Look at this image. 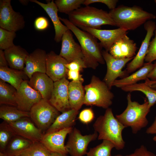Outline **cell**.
I'll return each instance as SVG.
<instances>
[{
  "label": "cell",
  "instance_id": "7",
  "mask_svg": "<svg viewBox=\"0 0 156 156\" xmlns=\"http://www.w3.org/2000/svg\"><path fill=\"white\" fill-rule=\"evenodd\" d=\"M29 113L30 118L44 134L60 114L48 101L43 99L32 107Z\"/></svg>",
  "mask_w": 156,
  "mask_h": 156
},
{
  "label": "cell",
  "instance_id": "21",
  "mask_svg": "<svg viewBox=\"0 0 156 156\" xmlns=\"http://www.w3.org/2000/svg\"><path fill=\"white\" fill-rule=\"evenodd\" d=\"M29 1L39 5L48 14L54 25L55 31L54 40L57 43L60 42L63 34L69 29L61 22L58 16V9L54 1L52 0L44 3L36 0Z\"/></svg>",
  "mask_w": 156,
  "mask_h": 156
},
{
  "label": "cell",
  "instance_id": "51",
  "mask_svg": "<svg viewBox=\"0 0 156 156\" xmlns=\"http://www.w3.org/2000/svg\"><path fill=\"white\" fill-rule=\"evenodd\" d=\"M0 156H5L4 154L2 152H0Z\"/></svg>",
  "mask_w": 156,
  "mask_h": 156
},
{
  "label": "cell",
  "instance_id": "47",
  "mask_svg": "<svg viewBox=\"0 0 156 156\" xmlns=\"http://www.w3.org/2000/svg\"><path fill=\"white\" fill-rule=\"evenodd\" d=\"M145 81L146 84L151 88L156 90V80L153 81L147 78Z\"/></svg>",
  "mask_w": 156,
  "mask_h": 156
},
{
  "label": "cell",
  "instance_id": "50",
  "mask_svg": "<svg viewBox=\"0 0 156 156\" xmlns=\"http://www.w3.org/2000/svg\"><path fill=\"white\" fill-rule=\"evenodd\" d=\"M155 135V136L153 137V140L154 141L156 142V134Z\"/></svg>",
  "mask_w": 156,
  "mask_h": 156
},
{
  "label": "cell",
  "instance_id": "34",
  "mask_svg": "<svg viewBox=\"0 0 156 156\" xmlns=\"http://www.w3.org/2000/svg\"><path fill=\"white\" fill-rule=\"evenodd\" d=\"M16 135L14 130L6 122L3 121L0 125V148L3 152L7 144L14 135Z\"/></svg>",
  "mask_w": 156,
  "mask_h": 156
},
{
  "label": "cell",
  "instance_id": "3",
  "mask_svg": "<svg viewBox=\"0 0 156 156\" xmlns=\"http://www.w3.org/2000/svg\"><path fill=\"white\" fill-rule=\"evenodd\" d=\"M109 13L116 26L127 31L135 30L147 21L156 18L154 14L136 6H119L110 10Z\"/></svg>",
  "mask_w": 156,
  "mask_h": 156
},
{
  "label": "cell",
  "instance_id": "49",
  "mask_svg": "<svg viewBox=\"0 0 156 156\" xmlns=\"http://www.w3.org/2000/svg\"><path fill=\"white\" fill-rule=\"evenodd\" d=\"M19 2L23 5H27L30 1L29 0H19Z\"/></svg>",
  "mask_w": 156,
  "mask_h": 156
},
{
  "label": "cell",
  "instance_id": "29",
  "mask_svg": "<svg viewBox=\"0 0 156 156\" xmlns=\"http://www.w3.org/2000/svg\"><path fill=\"white\" fill-rule=\"evenodd\" d=\"M25 117H30L29 112L22 111L16 107L0 105V118L3 121L13 122Z\"/></svg>",
  "mask_w": 156,
  "mask_h": 156
},
{
  "label": "cell",
  "instance_id": "26",
  "mask_svg": "<svg viewBox=\"0 0 156 156\" xmlns=\"http://www.w3.org/2000/svg\"><path fill=\"white\" fill-rule=\"evenodd\" d=\"M83 82L72 81L68 86V97L71 109L79 111L84 104L85 91Z\"/></svg>",
  "mask_w": 156,
  "mask_h": 156
},
{
  "label": "cell",
  "instance_id": "18",
  "mask_svg": "<svg viewBox=\"0 0 156 156\" xmlns=\"http://www.w3.org/2000/svg\"><path fill=\"white\" fill-rule=\"evenodd\" d=\"M59 55L68 63L76 60H83V55L80 44L74 40L72 32L69 29L63 35Z\"/></svg>",
  "mask_w": 156,
  "mask_h": 156
},
{
  "label": "cell",
  "instance_id": "53",
  "mask_svg": "<svg viewBox=\"0 0 156 156\" xmlns=\"http://www.w3.org/2000/svg\"><path fill=\"white\" fill-rule=\"evenodd\" d=\"M154 2L156 4V0H154Z\"/></svg>",
  "mask_w": 156,
  "mask_h": 156
},
{
  "label": "cell",
  "instance_id": "20",
  "mask_svg": "<svg viewBox=\"0 0 156 156\" xmlns=\"http://www.w3.org/2000/svg\"><path fill=\"white\" fill-rule=\"evenodd\" d=\"M46 55L44 50L37 49L28 55L23 70L29 79L35 73H46Z\"/></svg>",
  "mask_w": 156,
  "mask_h": 156
},
{
  "label": "cell",
  "instance_id": "43",
  "mask_svg": "<svg viewBox=\"0 0 156 156\" xmlns=\"http://www.w3.org/2000/svg\"><path fill=\"white\" fill-rule=\"evenodd\" d=\"M68 79L74 81H81L83 82L84 79L80 72L76 70H68L67 74Z\"/></svg>",
  "mask_w": 156,
  "mask_h": 156
},
{
  "label": "cell",
  "instance_id": "16",
  "mask_svg": "<svg viewBox=\"0 0 156 156\" xmlns=\"http://www.w3.org/2000/svg\"><path fill=\"white\" fill-rule=\"evenodd\" d=\"M46 74L54 82L66 77L68 69L65 66L68 62L59 55L51 51L47 54Z\"/></svg>",
  "mask_w": 156,
  "mask_h": 156
},
{
  "label": "cell",
  "instance_id": "9",
  "mask_svg": "<svg viewBox=\"0 0 156 156\" xmlns=\"http://www.w3.org/2000/svg\"><path fill=\"white\" fill-rule=\"evenodd\" d=\"M102 55L107 66V72L103 81L111 89L113 83L118 77L122 79L128 76L126 70L122 69L133 58L117 59L105 50L102 51Z\"/></svg>",
  "mask_w": 156,
  "mask_h": 156
},
{
  "label": "cell",
  "instance_id": "12",
  "mask_svg": "<svg viewBox=\"0 0 156 156\" xmlns=\"http://www.w3.org/2000/svg\"><path fill=\"white\" fill-rule=\"evenodd\" d=\"M144 28L146 31V35L137 54L127 65L125 70L128 74L140 68L143 66L151 39L154 35L156 28L155 23L152 21H148L144 24Z\"/></svg>",
  "mask_w": 156,
  "mask_h": 156
},
{
  "label": "cell",
  "instance_id": "30",
  "mask_svg": "<svg viewBox=\"0 0 156 156\" xmlns=\"http://www.w3.org/2000/svg\"><path fill=\"white\" fill-rule=\"evenodd\" d=\"M16 91L12 85L0 79V105L17 107L15 97Z\"/></svg>",
  "mask_w": 156,
  "mask_h": 156
},
{
  "label": "cell",
  "instance_id": "52",
  "mask_svg": "<svg viewBox=\"0 0 156 156\" xmlns=\"http://www.w3.org/2000/svg\"><path fill=\"white\" fill-rule=\"evenodd\" d=\"M114 156H123L120 154H118V155H114Z\"/></svg>",
  "mask_w": 156,
  "mask_h": 156
},
{
  "label": "cell",
  "instance_id": "17",
  "mask_svg": "<svg viewBox=\"0 0 156 156\" xmlns=\"http://www.w3.org/2000/svg\"><path fill=\"white\" fill-rule=\"evenodd\" d=\"M73 127L65 128L54 132L44 134L40 142L51 152L67 155L68 152L64 145L67 135Z\"/></svg>",
  "mask_w": 156,
  "mask_h": 156
},
{
  "label": "cell",
  "instance_id": "27",
  "mask_svg": "<svg viewBox=\"0 0 156 156\" xmlns=\"http://www.w3.org/2000/svg\"><path fill=\"white\" fill-rule=\"evenodd\" d=\"M0 79L12 85L17 90L24 81L29 79L23 70H16L8 66L0 67Z\"/></svg>",
  "mask_w": 156,
  "mask_h": 156
},
{
  "label": "cell",
  "instance_id": "28",
  "mask_svg": "<svg viewBox=\"0 0 156 156\" xmlns=\"http://www.w3.org/2000/svg\"><path fill=\"white\" fill-rule=\"evenodd\" d=\"M33 143L28 140L16 135L11 139L4 151L1 152L5 156H17L18 153L28 148Z\"/></svg>",
  "mask_w": 156,
  "mask_h": 156
},
{
  "label": "cell",
  "instance_id": "22",
  "mask_svg": "<svg viewBox=\"0 0 156 156\" xmlns=\"http://www.w3.org/2000/svg\"><path fill=\"white\" fill-rule=\"evenodd\" d=\"M28 83L32 88L41 94L43 99L49 100L53 90L54 82L46 73H34Z\"/></svg>",
  "mask_w": 156,
  "mask_h": 156
},
{
  "label": "cell",
  "instance_id": "1",
  "mask_svg": "<svg viewBox=\"0 0 156 156\" xmlns=\"http://www.w3.org/2000/svg\"><path fill=\"white\" fill-rule=\"evenodd\" d=\"M59 18L73 33L79 42L83 55V60L86 68L95 69L99 64H104L102 47L97 39L74 25L67 19L60 17Z\"/></svg>",
  "mask_w": 156,
  "mask_h": 156
},
{
  "label": "cell",
  "instance_id": "25",
  "mask_svg": "<svg viewBox=\"0 0 156 156\" xmlns=\"http://www.w3.org/2000/svg\"><path fill=\"white\" fill-rule=\"evenodd\" d=\"M154 66V64L152 63H144L142 67L131 75L120 79L116 80L113 83V86L121 88L137 83L140 80H145Z\"/></svg>",
  "mask_w": 156,
  "mask_h": 156
},
{
  "label": "cell",
  "instance_id": "42",
  "mask_svg": "<svg viewBox=\"0 0 156 156\" xmlns=\"http://www.w3.org/2000/svg\"><path fill=\"white\" fill-rule=\"evenodd\" d=\"M125 156H156L153 153L148 151L144 145L136 149L134 152Z\"/></svg>",
  "mask_w": 156,
  "mask_h": 156
},
{
  "label": "cell",
  "instance_id": "31",
  "mask_svg": "<svg viewBox=\"0 0 156 156\" xmlns=\"http://www.w3.org/2000/svg\"><path fill=\"white\" fill-rule=\"evenodd\" d=\"M121 89L126 92L138 91L142 92L147 99L148 106L150 108L156 103V90L151 88L145 82L137 83L123 87Z\"/></svg>",
  "mask_w": 156,
  "mask_h": 156
},
{
  "label": "cell",
  "instance_id": "4",
  "mask_svg": "<svg viewBox=\"0 0 156 156\" xmlns=\"http://www.w3.org/2000/svg\"><path fill=\"white\" fill-rule=\"evenodd\" d=\"M127 105L124 111L116 116V118L125 127H129L132 133H137L146 127L148 122L146 116L150 111L147 101L140 104L133 101L131 95L129 93L127 96Z\"/></svg>",
  "mask_w": 156,
  "mask_h": 156
},
{
  "label": "cell",
  "instance_id": "36",
  "mask_svg": "<svg viewBox=\"0 0 156 156\" xmlns=\"http://www.w3.org/2000/svg\"><path fill=\"white\" fill-rule=\"evenodd\" d=\"M16 32L10 31L0 27V49L4 50L14 46Z\"/></svg>",
  "mask_w": 156,
  "mask_h": 156
},
{
  "label": "cell",
  "instance_id": "45",
  "mask_svg": "<svg viewBox=\"0 0 156 156\" xmlns=\"http://www.w3.org/2000/svg\"><path fill=\"white\" fill-rule=\"evenodd\" d=\"M146 133L148 134H156V116L153 123L146 129Z\"/></svg>",
  "mask_w": 156,
  "mask_h": 156
},
{
  "label": "cell",
  "instance_id": "35",
  "mask_svg": "<svg viewBox=\"0 0 156 156\" xmlns=\"http://www.w3.org/2000/svg\"><path fill=\"white\" fill-rule=\"evenodd\" d=\"M114 148V144L111 142L103 140L99 144L90 148L87 153L86 156H112L111 152Z\"/></svg>",
  "mask_w": 156,
  "mask_h": 156
},
{
  "label": "cell",
  "instance_id": "39",
  "mask_svg": "<svg viewBox=\"0 0 156 156\" xmlns=\"http://www.w3.org/2000/svg\"><path fill=\"white\" fill-rule=\"evenodd\" d=\"M35 29L39 31H42L47 29L49 26L48 20L45 17L39 16L35 20L34 23Z\"/></svg>",
  "mask_w": 156,
  "mask_h": 156
},
{
  "label": "cell",
  "instance_id": "32",
  "mask_svg": "<svg viewBox=\"0 0 156 156\" xmlns=\"http://www.w3.org/2000/svg\"><path fill=\"white\" fill-rule=\"evenodd\" d=\"M51 152L40 142H33L17 156H50Z\"/></svg>",
  "mask_w": 156,
  "mask_h": 156
},
{
  "label": "cell",
  "instance_id": "24",
  "mask_svg": "<svg viewBox=\"0 0 156 156\" xmlns=\"http://www.w3.org/2000/svg\"><path fill=\"white\" fill-rule=\"evenodd\" d=\"M79 112V111L71 109L62 113L57 117L44 134L49 133L65 128L73 127L75 125L76 118Z\"/></svg>",
  "mask_w": 156,
  "mask_h": 156
},
{
  "label": "cell",
  "instance_id": "11",
  "mask_svg": "<svg viewBox=\"0 0 156 156\" xmlns=\"http://www.w3.org/2000/svg\"><path fill=\"white\" fill-rule=\"evenodd\" d=\"M29 80L22 83L15 96L17 108L26 112H29L32 107L42 99L41 94L30 86Z\"/></svg>",
  "mask_w": 156,
  "mask_h": 156
},
{
  "label": "cell",
  "instance_id": "10",
  "mask_svg": "<svg viewBox=\"0 0 156 156\" xmlns=\"http://www.w3.org/2000/svg\"><path fill=\"white\" fill-rule=\"evenodd\" d=\"M68 134L65 147L71 156H83L86 154L89 144L98 136V133L95 131L92 134L83 135L76 128L73 129Z\"/></svg>",
  "mask_w": 156,
  "mask_h": 156
},
{
  "label": "cell",
  "instance_id": "14",
  "mask_svg": "<svg viewBox=\"0 0 156 156\" xmlns=\"http://www.w3.org/2000/svg\"><path fill=\"white\" fill-rule=\"evenodd\" d=\"M69 83L66 77L54 82L53 90L48 101L52 106L62 113L71 109L68 97Z\"/></svg>",
  "mask_w": 156,
  "mask_h": 156
},
{
  "label": "cell",
  "instance_id": "37",
  "mask_svg": "<svg viewBox=\"0 0 156 156\" xmlns=\"http://www.w3.org/2000/svg\"><path fill=\"white\" fill-rule=\"evenodd\" d=\"M155 36L150 41L145 61L146 63H152L156 60V28L154 31Z\"/></svg>",
  "mask_w": 156,
  "mask_h": 156
},
{
  "label": "cell",
  "instance_id": "13",
  "mask_svg": "<svg viewBox=\"0 0 156 156\" xmlns=\"http://www.w3.org/2000/svg\"><path fill=\"white\" fill-rule=\"evenodd\" d=\"M8 123L16 135L33 142H40L43 136V133L30 117L23 118L16 121Z\"/></svg>",
  "mask_w": 156,
  "mask_h": 156
},
{
  "label": "cell",
  "instance_id": "5",
  "mask_svg": "<svg viewBox=\"0 0 156 156\" xmlns=\"http://www.w3.org/2000/svg\"><path fill=\"white\" fill-rule=\"evenodd\" d=\"M68 15L69 20L77 27L100 29L103 25L116 26L109 12L88 5L80 7Z\"/></svg>",
  "mask_w": 156,
  "mask_h": 156
},
{
  "label": "cell",
  "instance_id": "41",
  "mask_svg": "<svg viewBox=\"0 0 156 156\" xmlns=\"http://www.w3.org/2000/svg\"><path fill=\"white\" fill-rule=\"evenodd\" d=\"M118 1L117 0H85L83 4L86 6L95 3H100L106 5L110 10L116 8Z\"/></svg>",
  "mask_w": 156,
  "mask_h": 156
},
{
  "label": "cell",
  "instance_id": "48",
  "mask_svg": "<svg viewBox=\"0 0 156 156\" xmlns=\"http://www.w3.org/2000/svg\"><path fill=\"white\" fill-rule=\"evenodd\" d=\"M50 156H68L67 155H62L56 153L51 152Z\"/></svg>",
  "mask_w": 156,
  "mask_h": 156
},
{
  "label": "cell",
  "instance_id": "2",
  "mask_svg": "<svg viewBox=\"0 0 156 156\" xmlns=\"http://www.w3.org/2000/svg\"><path fill=\"white\" fill-rule=\"evenodd\" d=\"M93 127L98 134V140L111 142L117 150L124 148L122 132L125 127L114 116L111 108L106 109L104 114L97 118Z\"/></svg>",
  "mask_w": 156,
  "mask_h": 156
},
{
  "label": "cell",
  "instance_id": "33",
  "mask_svg": "<svg viewBox=\"0 0 156 156\" xmlns=\"http://www.w3.org/2000/svg\"><path fill=\"white\" fill-rule=\"evenodd\" d=\"M85 0H56L54 2L58 12L68 14L81 7Z\"/></svg>",
  "mask_w": 156,
  "mask_h": 156
},
{
  "label": "cell",
  "instance_id": "46",
  "mask_svg": "<svg viewBox=\"0 0 156 156\" xmlns=\"http://www.w3.org/2000/svg\"><path fill=\"white\" fill-rule=\"evenodd\" d=\"M147 78L153 81L156 80V62L154 64L153 68L148 75Z\"/></svg>",
  "mask_w": 156,
  "mask_h": 156
},
{
  "label": "cell",
  "instance_id": "38",
  "mask_svg": "<svg viewBox=\"0 0 156 156\" xmlns=\"http://www.w3.org/2000/svg\"><path fill=\"white\" fill-rule=\"evenodd\" d=\"M94 117V113L90 107L82 110L79 113L78 118L82 123L87 124L92 122Z\"/></svg>",
  "mask_w": 156,
  "mask_h": 156
},
{
  "label": "cell",
  "instance_id": "19",
  "mask_svg": "<svg viewBox=\"0 0 156 156\" xmlns=\"http://www.w3.org/2000/svg\"><path fill=\"white\" fill-rule=\"evenodd\" d=\"M137 49L136 44L126 34L115 42L109 52L117 59L134 58Z\"/></svg>",
  "mask_w": 156,
  "mask_h": 156
},
{
  "label": "cell",
  "instance_id": "6",
  "mask_svg": "<svg viewBox=\"0 0 156 156\" xmlns=\"http://www.w3.org/2000/svg\"><path fill=\"white\" fill-rule=\"evenodd\" d=\"M84 104L107 109L112 103L114 95L106 83L93 75L90 83L84 87Z\"/></svg>",
  "mask_w": 156,
  "mask_h": 156
},
{
  "label": "cell",
  "instance_id": "23",
  "mask_svg": "<svg viewBox=\"0 0 156 156\" xmlns=\"http://www.w3.org/2000/svg\"><path fill=\"white\" fill-rule=\"evenodd\" d=\"M4 51L10 68L23 70L26 58L29 54L25 49L20 46L14 45Z\"/></svg>",
  "mask_w": 156,
  "mask_h": 156
},
{
  "label": "cell",
  "instance_id": "8",
  "mask_svg": "<svg viewBox=\"0 0 156 156\" xmlns=\"http://www.w3.org/2000/svg\"><path fill=\"white\" fill-rule=\"evenodd\" d=\"M11 2L0 1V27L16 32L25 27V21L23 16L13 9Z\"/></svg>",
  "mask_w": 156,
  "mask_h": 156
},
{
  "label": "cell",
  "instance_id": "40",
  "mask_svg": "<svg viewBox=\"0 0 156 156\" xmlns=\"http://www.w3.org/2000/svg\"><path fill=\"white\" fill-rule=\"evenodd\" d=\"M66 68L69 70H76L79 72L84 68H86L83 60H76L65 64Z\"/></svg>",
  "mask_w": 156,
  "mask_h": 156
},
{
  "label": "cell",
  "instance_id": "44",
  "mask_svg": "<svg viewBox=\"0 0 156 156\" xmlns=\"http://www.w3.org/2000/svg\"><path fill=\"white\" fill-rule=\"evenodd\" d=\"M8 65L4 51L0 49V67L8 66Z\"/></svg>",
  "mask_w": 156,
  "mask_h": 156
},
{
  "label": "cell",
  "instance_id": "15",
  "mask_svg": "<svg viewBox=\"0 0 156 156\" xmlns=\"http://www.w3.org/2000/svg\"><path fill=\"white\" fill-rule=\"evenodd\" d=\"M78 27L90 33L99 40L101 47L108 52L115 42L120 37L127 34V31L119 28L113 29H102L82 26Z\"/></svg>",
  "mask_w": 156,
  "mask_h": 156
}]
</instances>
